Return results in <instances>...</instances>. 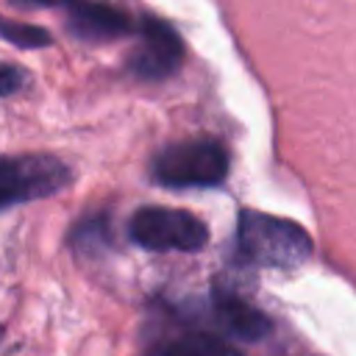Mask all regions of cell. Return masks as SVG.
Wrapping results in <instances>:
<instances>
[{"instance_id": "cell-1", "label": "cell", "mask_w": 356, "mask_h": 356, "mask_svg": "<svg viewBox=\"0 0 356 356\" xmlns=\"http://www.w3.org/2000/svg\"><path fill=\"white\" fill-rule=\"evenodd\" d=\"M312 256L309 234L284 217L245 209L236 222V259L250 267H298Z\"/></svg>"}, {"instance_id": "cell-2", "label": "cell", "mask_w": 356, "mask_h": 356, "mask_svg": "<svg viewBox=\"0 0 356 356\" xmlns=\"http://www.w3.org/2000/svg\"><path fill=\"white\" fill-rule=\"evenodd\" d=\"M228 175V153L217 139H186L161 147L150 161V178L167 189L220 186Z\"/></svg>"}, {"instance_id": "cell-3", "label": "cell", "mask_w": 356, "mask_h": 356, "mask_svg": "<svg viewBox=\"0 0 356 356\" xmlns=\"http://www.w3.org/2000/svg\"><path fill=\"white\" fill-rule=\"evenodd\" d=\"M131 239L145 250H181V253H197L209 242V228L200 217L184 209H167V206H142L134 211L128 222Z\"/></svg>"}, {"instance_id": "cell-4", "label": "cell", "mask_w": 356, "mask_h": 356, "mask_svg": "<svg viewBox=\"0 0 356 356\" xmlns=\"http://www.w3.org/2000/svg\"><path fill=\"white\" fill-rule=\"evenodd\" d=\"M70 184V167L56 156H0V209L56 195Z\"/></svg>"}, {"instance_id": "cell-5", "label": "cell", "mask_w": 356, "mask_h": 356, "mask_svg": "<svg viewBox=\"0 0 356 356\" xmlns=\"http://www.w3.org/2000/svg\"><path fill=\"white\" fill-rule=\"evenodd\" d=\"M184 61V42L178 31L159 19L145 17L139 25V44L128 58V70L142 81H164Z\"/></svg>"}, {"instance_id": "cell-6", "label": "cell", "mask_w": 356, "mask_h": 356, "mask_svg": "<svg viewBox=\"0 0 356 356\" xmlns=\"http://www.w3.org/2000/svg\"><path fill=\"white\" fill-rule=\"evenodd\" d=\"M209 317L214 320L217 328H222L225 334H231L236 339L256 342L270 334V320L256 306H250L248 300H242L234 292L217 289L209 300Z\"/></svg>"}, {"instance_id": "cell-7", "label": "cell", "mask_w": 356, "mask_h": 356, "mask_svg": "<svg viewBox=\"0 0 356 356\" xmlns=\"http://www.w3.org/2000/svg\"><path fill=\"white\" fill-rule=\"evenodd\" d=\"M70 31L83 42H106L134 33V22L125 11L114 6L78 0L70 6Z\"/></svg>"}, {"instance_id": "cell-8", "label": "cell", "mask_w": 356, "mask_h": 356, "mask_svg": "<svg viewBox=\"0 0 356 356\" xmlns=\"http://www.w3.org/2000/svg\"><path fill=\"white\" fill-rule=\"evenodd\" d=\"M147 356H239V350L228 345L217 331H186L153 348Z\"/></svg>"}, {"instance_id": "cell-9", "label": "cell", "mask_w": 356, "mask_h": 356, "mask_svg": "<svg viewBox=\"0 0 356 356\" xmlns=\"http://www.w3.org/2000/svg\"><path fill=\"white\" fill-rule=\"evenodd\" d=\"M0 36L3 39H8L11 44H17V47H47L50 42H53V36L44 31V28H39V25H22V22H11V19H6V17H0Z\"/></svg>"}, {"instance_id": "cell-10", "label": "cell", "mask_w": 356, "mask_h": 356, "mask_svg": "<svg viewBox=\"0 0 356 356\" xmlns=\"http://www.w3.org/2000/svg\"><path fill=\"white\" fill-rule=\"evenodd\" d=\"M97 239L108 242L106 220H83V222L72 231V245H75V248H86V250H92Z\"/></svg>"}, {"instance_id": "cell-11", "label": "cell", "mask_w": 356, "mask_h": 356, "mask_svg": "<svg viewBox=\"0 0 356 356\" xmlns=\"http://www.w3.org/2000/svg\"><path fill=\"white\" fill-rule=\"evenodd\" d=\"M28 83V72L19 70L17 64H0V97H8L19 92Z\"/></svg>"}, {"instance_id": "cell-12", "label": "cell", "mask_w": 356, "mask_h": 356, "mask_svg": "<svg viewBox=\"0 0 356 356\" xmlns=\"http://www.w3.org/2000/svg\"><path fill=\"white\" fill-rule=\"evenodd\" d=\"M14 3H22V6H44V8H53V6H72L78 0H14Z\"/></svg>"}, {"instance_id": "cell-13", "label": "cell", "mask_w": 356, "mask_h": 356, "mask_svg": "<svg viewBox=\"0 0 356 356\" xmlns=\"http://www.w3.org/2000/svg\"><path fill=\"white\" fill-rule=\"evenodd\" d=\"M3 334H6V331H3V325H0V339H3Z\"/></svg>"}]
</instances>
